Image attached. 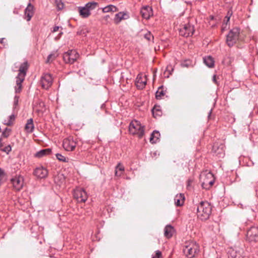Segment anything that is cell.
<instances>
[{"instance_id":"cell-1","label":"cell","mask_w":258,"mask_h":258,"mask_svg":"<svg viewBox=\"0 0 258 258\" xmlns=\"http://www.w3.org/2000/svg\"><path fill=\"white\" fill-rule=\"evenodd\" d=\"M199 179L202 188L206 190H209L213 185L215 179L210 171L205 170L201 173Z\"/></svg>"},{"instance_id":"cell-2","label":"cell","mask_w":258,"mask_h":258,"mask_svg":"<svg viewBox=\"0 0 258 258\" xmlns=\"http://www.w3.org/2000/svg\"><path fill=\"white\" fill-rule=\"evenodd\" d=\"M200 251L199 245L194 241H189L184 245V255L188 258H194L198 255Z\"/></svg>"},{"instance_id":"cell-3","label":"cell","mask_w":258,"mask_h":258,"mask_svg":"<svg viewBox=\"0 0 258 258\" xmlns=\"http://www.w3.org/2000/svg\"><path fill=\"white\" fill-rule=\"evenodd\" d=\"M212 212V207L209 202L206 201L202 202L199 204L197 208V215L201 220L203 221L207 220Z\"/></svg>"},{"instance_id":"cell-4","label":"cell","mask_w":258,"mask_h":258,"mask_svg":"<svg viewBox=\"0 0 258 258\" xmlns=\"http://www.w3.org/2000/svg\"><path fill=\"white\" fill-rule=\"evenodd\" d=\"M27 69L28 64L27 62H25L21 65L20 70H19V72L18 75L17 77V79H16V91L17 92L21 91L22 85L24 81Z\"/></svg>"},{"instance_id":"cell-5","label":"cell","mask_w":258,"mask_h":258,"mask_svg":"<svg viewBox=\"0 0 258 258\" xmlns=\"http://www.w3.org/2000/svg\"><path fill=\"white\" fill-rule=\"evenodd\" d=\"M73 196L79 203H83L88 199V195L85 190L80 187H77L73 191Z\"/></svg>"},{"instance_id":"cell-6","label":"cell","mask_w":258,"mask_h":258,"mask_svg":"<svg viewBox=\"0 0 258 258\" xmlns=\"http://www.w3.org/2000/svg\"><path fill=\"white\" fill-rule=\"evenodd\" d=\"M240 28H234L229 31L227 37V44L229 47L233 46L238 40L240 34Z\"/></svg>"},{"instance_id":"cell-7","label":"cell","mask_w":258,"mask_h":258,"mask_svg":"<svg viewBox=\"0 0 258 258\" xmlns=\"http://www.w3.org/2000/svg\"><path fill=\"white\" fill-rule=\"evenodd\" d=\"M63 58L65 63L72 64L79 59V54L76 50H72L64 53Z\"/></svg>"},{"instance_id":"cell-8","label":"cell","mask_w":258,"mask_h":258,"mask_svg":"<svg viewBox=\"0 0 258 258\" xmlns=\"http://www.w3.org/2000/svg\"><path fill=\"white\" fill-rule=\"evenodd\" d=\"M143 129L139 122L137 120H133L131 122L130 125L129 127V132L132 135H140L141 133L143 134Z\"/></svg>"},{"instance_id":"cell-9","label":"cell","mask_w":258,"mask_h":258,"mask_svg":"<svg viewBox=\"0 0 258 258\" xmlns=\"http://www.w3.org/2000/svg\"><path fill=\"white\" fill-rule=\"evenodd\" d=\"M195 32V28L192 24H186L179 28V33L180 36L183 37H190L193 35Z\"/></svg>"},{"instance_id":"cell-10","label":"cell","mask_w":258,"mask_h":258,"mask_svg":"<svg viewBox=\"0 0 258 258\" xmlns=\"http://www.w3.org/2000/svg\"><path fill=\"white\" fill-rule=\"evenodd\" d=\"M54 78L50 74H45L41 80V85L42 88L45 90L49 89L53 84Z\"/></svg>"},{"instance_id":"cell-11","label":"cell","mask_w":258,"mask_h":258,"mask_svg":"<svg viewBox=\"0 0 258 258\" xmlns=\"http://www.w3.org/2000/svg\"><path fill=\"white\" fill-rule=\"evenodd\" d=\"M76 145V141L74 138L72 137L65 139L63 142V147L64 150L67 151H72L75 150Z\"/></svg>"},{"instance_id":"cell-12","label":"cell","mask_w":258,"mask_h":258,"mask_svg":"<svg viewBox=\"0 0 258 258\" xmlns=\"http://www.w3.org/2000/svg\"><path fill=\"white\" fill-rule=\"evenodd\" d=\"M147 78L144 73L139 74L135 81V85L137 88L139 90L143 89L147 84Z\"/></svg>"},{"instance_id":"cell-13","label":"cell","mask_w":258,"mask_h":258,"mask_svg":"<svg viewBox=\"0 0 258 258\" xmlns=\"http://www.w3.org/2000/svg\"><path fill=\"white\" fill-rule=\"evenodd\" d=\"M11 183L15 190L19 191L23 186L24 179L21 175H18L11 179Z\"/></svg>"},{"instance_id":"cell-14","label":"cell","mask_w":258,"mask_h":258,"mask_svg":"<svg viewBox=\"0 0 258 258\" xmlns=\"http://www.w3.org/2000/svg\"><path fill=\"white\" fill-rule=\"evenodd\" d=\"M246 239L250 241H256L258 240V228L252 227L248 231L246 235Z\"/></svg>"},{"instance_id":"cell-15","label":"cell","mask_w":258,"mask_h":258,"mask_svg":"<svg viewBox=\"0 0 258 258\" xmlns=\"http://www.w3.org/2000/svg\"><path fill=\"white\" fill-rule=\"evenodd\" d=\"M33 174L39 179H45L48 177L49 173L47 169L43 166H41L34 170Z\"/></svg>"},{"instance_id":"cell-16","label":"cell","mask_w":258,"mask_h":258,"mask_svg":"<svg viewBox=\"0 0 258 258\" xmlns=\"http://www.w3.org/2000/svg\"><path fill=\"white\" fill-rule=\"evenodd\" d=\"M140 14L144 19L148 20L153 16V10L150 6H146L141 8Z\"/></svg>"},{"instance_id":"cell-17","label":"cell","mask_w":258,"mask_h":258,"mask_svg":"<svg viewBox=\"0 0 258 258\" xmlns=\"http://www.w3.org/2000/svg\"><path fill=\"white\" fill-rule=\"evenodd\" d=\"M160 139L161 135L160 132L157 131H154V132L152 133L151 137H150V143L152 144L158 143L160 140Z\"/></svg>"},{"instance_id":"cell-18","label":"cell","mask_w":258,"mask_h":258,"mask_svg":"<svg viewBox=\"0 0 258 258\" xmlns=\"http://www.w3.org/2000/svg\"><path fill=\"white\" fill-rule=\"evenodd\" d=\"M34 13V8L31 4H29L25 10V16L27 21H29L33 16Z\"/></svg>"},{"instance_id":"cell-19","label":"cell","mask_w":258,"mask_h":258,"mask_svg":"<svg viewBox=\"0 0 258 258\" xmlns=\"http://www.w3.org/2000/svg\"><path fill=\"white\" fill-rule=\"evenodd\" d=\"M185 198L183 194H179L174 198V203L177 206H182L184 204Z\"/></svg>"},{"instance_id":"cell-20","label":"cell","mask_w":258,"mask_h":258,"mask_svg":"<svg viewBox=\"0 0 258 258\" xmlns=\"http://www.w3.org/2000/svg\"><path fill=\"white\" fill-rule=\"evenodd\" d=\"M129 15L126 12H122L119 13L116 15L115 18V22L116 23H119L122 20H125L129 18Z\"/></svg>"},{"instance_id":"cell-21","label":"cell","mask_w":258,"mask_h":258,"mask_svg":"<svg viewBox=\"0 0 258 258\" xmlns=\"http://www.w3.org/2000/svg\"><path fill=\"white\" fill-rule=\"evenodd\" d=\"M175 232V230L174 227L171 225H167L165 229V235L167 238H171Z\"/></svg>"},{"instance_id":"cell-22","label":"cell","mask_w":258,"mask_h":258,"mask_svg":"<svg viewBox=\"0 0 258 258\" xmlns=\"http://www.w3.org/2000/svg\"><path fill=\"white\" fill-rule=\"evenodd\" d=\"M166 89L164 86H161L158 88L156 93V98L158 99H161L164 98L166 96Z\"/></svg>"},{"instance_id":"cell-23","label":"cell","mask_w":258,"mask_h":258,"mask_svg":"<svg viewBox=\"0 0 258 258\" xmlns=\"http://www.w3.org/2000/svg\"><path fill=\"white\" fill-rule=\"evenodd\" d=\"M205 64L209 68H213L215 66V60L211 56H207L203 59Z\"/></svg>"},{"instance_id":"cell-24","label":"cell","mask_w":258,"mask_h":258,"mask_svg":"<svg viewBox=\"0 0 258 258\" xmlns=\"http://www.w3.org/2000/svg\"><path fill=\"white\" fill-rule=\"evenodd\" d=\"M152 114L154 117L156 119H158L162 116V110L161 109L160 106L158 105L154 106V108L152 109Z\"/></svg>"},{"instance_id":"cell-25","label":"cell","mask_w":258,"mask_h":258,"mask_svg":"<svg viewBox=\"0 0 258 258\" xmlns=\"http://www.w3.org/2000/svg\"><path fill=\"white\" fill-rule=\"evenodd\" d=\"M34 126L33 120L31 119L28 121L25 127V130L27 133H31L34 130Z\"/></svg>"},{"instance_id":"cell-26","label":"cell","mask_w":258,"mask_h":258,"mask_svg":"<svg viewBox=\"0 0 258 258\" xmlns=\"http://www.w3.org/2000/svg\"><path fill=\"white\" fill-rule=\"evenodd\" d=\"M124 171V166L122 163H119L117 165L115 170V175L116 177H120L122 175Z\"/></svg>"},{"instance_id":"cell-27","label":"cell","mask_w":258,"mask_h":258,"mask_svg":"<svg viewBox=\"0 0 258 258\" xmlns=\"http://www.w3.org/2000/svg\"><path fill=\"white\" fill-rule=\"evenodd\" d=\"M118 10L117 8L115 7V6L109 5L108 6L105 7L103 9V12L104 13H108V12H115Z\"/></svg>"},{"instance_id":"cell-28","label":"cell","mask_w":258,"mask_h":258,"mask_svg":"<svg viewBox=\"0 0 258 258\" xmlns=\"http://www.w3.org/2000/svg\"><path fill=\"white\" fill-rule=\"evenodd\" d=\"M81 16L83 17H87L90 15V10L86 7L82 8L80 11Z\"/></svg>"},{"instance_id":"cell-29","label":"cell","mask_w":258,"mask_h":258,"mask_svg":"<svg viewBox=\"0 0 258 258\" xmlns=\"http://www.w3.org/2000/svg\"><path fill=\"white\" fill-rule=\"evenodd\" d=\"M51 153V150L50 149H45V150H42L41 151L39 152L37 154H36V156L40 157L44 156L48 154H50Z\"/></svg>"},{"instance_id":"cell-30","label":"cell","mask_w":258,"mask_h":258,"mask_svg":"<svg viewBox=\"0 0 258 258\" xmlns=\"http://www.w3.org/2000/svg\"><path fill=\"white\" fill-rule=\"evenodd\" d=\"M98 6V4L95 3H90L87 4V5L86 6V7L87 9H88L89 10L93 9L95 7Z\"/></svg>"},{"instance_id":"cell-31","label":"cell","mask_w":258,"mask_h":258,"mask_svg":"<svg viewBox=\"0 0 258 258\" xmlns=\"http://www.w3.org/2000/svg\"><path fill=\"white\" fill-rule=\"evenodd\" d=\"M56 156H57V158L59 160L62 161H64V162H67L68 161L67 159L65 157L63 156L61 154H57L56 155Z\"/></svg>"},{"instance_id":"cell-32","label":"cell","mask_w":258,"mask_h":258,"mask_svg":"<svg viewBox=\"0 0 258 258\" xmlns=\"http://www.w3.org/2000/svg\"><path fill=\"white\" fill-rule=\"evenodd\" d=\"M15 120V117L14 116H11L10 117L9 119V121H8V122H7V125L8 126H11L12 125L14 121Z\"/></svg>"},{"instance_id":"cell-33","label":"cell","mask_w":258,"mask_h":258,"mask_svg":"<svg viewBox=\"0 0 258 258\" xmlns=\"http://www.w3.org/2000/svg\"><path fill=\"white\" fill-rule=\"evenodd\" d=\"M11 133L10 129H6L3 132V135L5 138H7L9 135L10 133Z\"/></svg>"},{"instance_id":"cell-34","label":"cell","mask_w":258,"mask_h":258,"mask_svg":"<svg viewBox=\"0 0 258 258\" xmlns=\"http://www.w3.org/2000/svg\"><path fill=\"white\" fill-rule=\"evenodd\" d=\"M11 146H7L5 148L4 150H3V151H4V152H6L7 154H8V153H9L11 151Z\"/></svg>"},{"instance_id":"cell-35","label":"cell","mask_w":258,"mask_h":258,"mask_svg":"<svg viewBox=\"0 0 258 258\" xmlns=\"http://www.w3.org/2000/svg\"><path fill=\"white\" fill-rule=\"evenodd\" d=\"M154 255L155 256H154L153 257H155L156 258H160V257H161V254L160 252V251H157V252H156Z\"/></svg>"}]
</instances>
